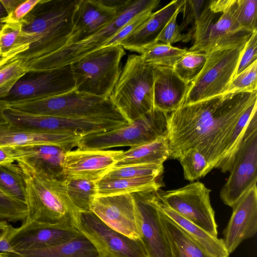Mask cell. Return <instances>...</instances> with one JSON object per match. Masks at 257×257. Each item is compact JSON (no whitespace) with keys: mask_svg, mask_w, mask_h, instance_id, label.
Wrapping results in <instances>:
<instances>
[{"mask_svg":"<svg viewBox=\"0 0 257 257\" xmlns=\"http://www.w3.org/2000/svg\"><path fill=\"white\" fill-rule=\"evenodd\" d=\"M257 101V91L225 93L182 106L168 114L170 158L179 159L190 150L219 169L233 130L246 109Z\"/></svg>","mask_w":257,"mask_h":257,"instance_id":"cell-1","label":"cell"},{"mask_svg":"<svg viewBox=\"0 0 257 257\" xmlns=\"http://www.w3.org/2000/svg\"><path fill=\"white\" fill-rule=\"evenodd\" d=\"M11 225L5 220H0V238L9 230Z\"/></svg>","mask_w":257,"mask_h":257,"instance_id":"cell-51","label":"cell"},{"mask_svg":"<svg viewBox=\"0 0 257 257\" xmlns=\"http://www.w3.org/2000/svg\"><path fill=\"white\" fill-rule=\"evenodd\" d=\"M27 205L0 189V220L24 222L27 217Z\"/></svg>","mask_w":257,"mask_h":257,"instance_id":"cell-41","label":"cell"},{"mask_svg":"<svg viewBox=\"0 0 257 257\" xmlns=\"http://www.w3.org/2000/svg\"><path fill=\"white\" fill-rule=\"evenodd\" d=\"M0 254L3 257H101L93 243L81 232L72 240L58 245Z\"/></svg>","mask_w":257,"mask_h":257,"instance_id":"cell-26","label":"cell"},{"mask_svg":"<svg viewBox=\"0 0 257 257\" xmlns=\"http://www.w3.org/2000/svg\"><path fill=\"white\" fill-rule=\"evenodd\" d=\"M9 124L4 114V109L0 107V126L7 125Z\"/></svg>","mask_w":257,"mask_h":257,"instance_id":"cell-52","label":"cell"},{"mask_svg":"<svg viewBox=\"0 0 257 257\" xmlns=\"http://www.w3.org/2000/svg\"><path fill=\"white\" fill-rule=\"evenodd\" d=\"M246 43L234 47L218 49L205 53V64L199 75L190 84L183 105L225 93L229 84L235 76Z\"/></svg>","mask_w":257,"mask_h":257,"instance_id":"cell-9","label":"cell"},{"mask_svg":"<svg viewBox=\"0 0 257 257\" xmlns=\"http://www.w3.org/2000/svg\"><path fill=\"white\" fill-rule=\"evenodd\" d=\"M76 226L93 243L101 257H148L140 239L114 230L91 211H79Z\"/></svg>","mask_w":257,"mask_h":257,"instance_id":"cell-13","label":"cell"},{"mask_svg":"<svg viewBox=\"0 0 257 257\" xmlns=\"http://www.w3.org/2000/svg\"><path fill=\"white\" fill-rule=\"evenodd\" d=\"M232 3L211 26L205 35L198 41L194 42L189 51L206 53L215 49L236 47L247 41L253 32L239 29L233 15Z\"/></svg>","mask_w":257,"mask_h":257,"instance_id":"cell-22","label":"cell"},{"mask_svg":"<svg viewBox=\"0 0 257 257\" xmlns=\"http://www.w3.org/2000/svg\"><path fill=\"white\" fill-rule=\"evenodd\" d=\"M0 189L26 204V182L22 170L18 164L0 166Z\"/></svg>","mask_w":257,"mask_h":257,"instance_id":"cell-32","label":"cell"},{"mask_svg":"<svg viewBox=\"0 0 257 257\" xmlns=\"http://www.w3.org/2000/svg\"><path fill=\"white\" fill-rule=\"evenodd\" d=\"M154 199L158 208L181 227L205 252L214 257H226L227 252L222 239L215 237L185 219L167 206L155 191Z\"/></svg>","mask_w":257,"mask_h":257,"instance_id":"cell-27","label":"cell"},{"mask_svg":"<svg viewBox=\"0 0 257 257\" xmlns=\"http://www.w3.org/2000/svg\"><path fill=\"white\" fill-rule=\"evenodd\" d=\"M207 1H184L182 10L183 14V20L181 24L179 26L181 31L186 30L190 24L192 25L191 29L194 27Z\"/></svg>","mask_w":257,"mask_h":257,"instance_id":"cell-45","label":"cell"},{"mask_svg":"<svg viewBox=\"0 0 257 257\" xmlns=\"http://www.w3.org/2000/svg\"><path fill=\"white\" fill-rule=\"evenodd\" d=\"M256 58L257 31H255L252 33L245 43L240 57L235 76L240 73L255 61L257 60Z\"/></svg>","mask_w":257,"mask_h":257,"instance_id":"cell-46","label":"cell"},{"mask_svg":"<svg viewBox=\"0 0 257 257\" xmlns=\"http://www.w3.org/2000/svg\"><path fill=\"white\" fill-rule=\"evenodd\" d=\"M15 160L9 146H0V166L13 163Z\"/></svg>","mask_w":257,"mask_h":257,"instance_id":"cell-49","label":"cell"},{"mask_svg":"<svg viewBox=\"0 0 257 257\" xmlns=\"http://www.w3.org/2000/svg\"><path fill=\"white\" fill-rule=\"evenodd\" d=\"M125 54L120 45L103 47L70 65L78 92L108 98L121 71L120 61Z\"/></svg>","mask_w":257,"mask_h":257,"instance_id":"cell-7","label":"cell"},{"mask_svg":"<svg viewBox=\"0 0 257 257\" xmlns=\"http://www.w3.org/2000/svg\"><path fill=\"white\" fill-rule=\"evenodd\" d=\"M19 166L26 185L27 214L24 222L76 226L79 211L68 196L64 180L47 179Z\"/></svg>","mask_w":257,"mask_h":257,"instance_id":"cell-3","label":"cell"},{"mask_svg":"<svg viewBox=\"0 0 257 257\" xmlns=\"http://www.w3.org/2000/svg\"><path fill=\"white\" fill-rule=\"evenodd\" d=\"M187 51L185 49L157 42L144 49L140 55L143 60L147 63L173 68Z\"/></svg>","mask_w":257,"mask_h":257,"instance_id":"cell-34","label":"cell"},{"mask_svg":"<svg viewBox=\"0 0 257 257\" xmlns=\"http://www.w3.org/2000/svg\"><path fill=\"white\" fill-rule=\"evenodd\" d=\"M168 114L153 107L134 120L116 129L83 136L77 147L82 150L144 145L167 134Z\"/></svg>","mask_w":257,"mask_h":257,"instance_id":"cell-8","label":"cell"},{"mask_svg":"<svg viewBox=\"0 0 257 257\" xmlns=\"http://www.w3.org/2000/svg\"><path fill=\"white\" fill-rule=\"evenodd\" d=\"M80 0H40L19 23L25 52L14 58L22 65L50 55L69 40L73 19Z\"/></svg>","mask_w":257,"mask_h":257,"instance_id":"cell-2","label":"cell"},{"mask_svg":"<svg viewBox=\"0 0 257 257\" xmlns=\"http://www.w3.org/2000/svg\"><path fill=\"white\" fill-rule=\"evenodd\" d=\"M163 164H142L113 167L102 178L108 179L153 177L160 178Z\"/></svg>","mask_w":257,"mask_h":257,"instance_id":"cell-36","label":"cell"},{"mask_svg":"<svg viewBox=\"0 0 257 257\" xmlns=\"http://www.w3.org/2000/svg\"><path fill=\"white\" fill-rule=\"evenodd\" d=\"M9 125L0 126V146H18L50 144L60 146L67 151L77 147L82 136L28 132L12 129Z\"/></svg>","mask_w":257,"mask_h":257,"instance_id":"cell-25","label":"cell"},{"mask_svg":"<svg viewBox=\"0 0 257 257\" xmlns=\"http://www.w3.org/2000/svg\"><path fill=\"white\" fill-rule=\"evenodd\" d=\"M257 112L256 102L251 104L237 121L224 151L219 167L221 172H230L235 155L242 142L249 121Z\"/></svg>","mask_w":257,"mask_h":257,"instance_id":"cell-31","label":"cell"},{"mask_svg":"<svg viewBox=\"0 0 257 257\" xmlns=\"http://www.w3.org/2000/svg\"><path fill=\"white\" fill-rule=\"evenodd\" d=\"M4 26V24L0 21V33L2 31Z\"/></svg>","mask_w":257,"mask_h":257,"instance_id":"cell-56","label":"cell"},{"mask_svg":"<svg viewBox=\"0 0 257 257\" xmlns=\"http://www.w3.org/2000/svg\"><path fill=\"white\" fill-rule=\"evenodd\" d=\"M158 0H131L108 25L89 37L23 65L27 73L49 70L70 65L85 55L101 48L129 21L138 14L155 10Z\"/></svg>","mask_w":257,"mask_h":257,"instance_id":"cell-5","label":"cell"},{"mask_svg":"<svg viewBox=\"0 0 257 257\" xmlns=\"http://www.w3.org/2000/svg\"><path fill=\"white\" fill-rule=\"evenodd\" d=\"M183 7V6H182ZM182 7L179 8L165 25L158 37L157 41L160 43L171 45L178 42H187L191 40L186 34L182 33L179 26L177 23V17L182 12Z\"/></svg>","mask_w":257,"mask_h":257,"instance_id":"cell-44","label":"cell"},{"mask_svg":"<svg viewBox=\"0 0 257 257\" xmlns=\"http://www.w3.org/2000/svg\"><path fill=\"white\" fill-rule=\"evenodd\" d=\"M5 8L8 15L11 14L25 0H0Z\"/></svg>","mask_w":257,"mask_h":257,"instance_id":"cell-50","label":"cell"},{"mask_svg":"<svg viewBox=\"0 0 257 257\" xmlns=\"http://www.w3.org/2000/svg\"><path fill=\"white\" fill-rule=\"evenodd\" d=\"M130 1L80 0L73 16L72 32L65 46L85 39L108 25Z\"/></svg>","mask_w":257,"mask_h":257,"instance_id":"cell-16","label":"cell"},{"mask_svg":"<svg viewBox=\"0 0 257 257\" xmlns=\"http://www.w3.org/2000/svg\"><path fill=\"white\" fill-rule=\"evenodd\" d=\"M190 84L185 83L172 67L154 68V107L167 113L181 107Z\"/></svg>","mask_w":257,"mask_h":257,"instance_id":"cell-23","label":"cell"},{"mask_svg":"<svg viewBox=\"0 0 257 257\" xmlns=\"http://www.w3.org/2000/svg\"><path fill=\"white\" fill-rule=\"evenodd\" d=\"M160 178L144 177L108 179L101 178L96 182L97 196L133 193L149 190H158L161 187Z\"/></svg>","mask_w":257,"mask_h":257,"instance_id":"cell-30","label":"cell"},{"mask_svg":"<svg viewBox=\"0 0 257 257\" xmlns=\"http://www.w3.org/2000/svg\"><path fill=\"white\" fill-rule=\"evenodd\" d=\"M159 209L172 257H214L205 252L181 227Z\"/></svg>","mask_w":257,"mask_h":257,"instance_id":"cell-29","label":"cell"},{"mask_svg":"<svg viewBox=\"0 0 257 257\" xmlns=\"http://www.w3.org/2000/svg\"><path fill=\"white\" fill-rule=\"evenodd\" d=\"M72 203L79 211H90V206L98 192L96 182L81 179L65 180Z\"/></svg>","mask_w":257,"mask_h":257,"instance_id":"cell-33","label":"cell"},{"mask_svg":"<svg viewBox=\"0 0 257 257\" xmlns=\"http://www.w3.org/2000/svg\"><path fill=\"white\" fill-rule=\"evenodd\" d=\"M232 9L235 22L241 31H257L256 0H234Z\"/></svg>","mask_w":257,"mask_h":257,"instance_id":"cell-37","label":"cell"},{"mask_svg":"<svg viewBox=\"0 0 257 257\" xmlns=\"http://www.w3.org/2000/svg\"><path fill=\"white\" fill-rule=\"evenodd\" d=\"M20 23L4 24L0 33V54L13 56L26 51L28 47L21 45Z\"/></svg>","mask_w":257,"mask_h":257,"instance_id":"cell-39","label":"cell"},{"mask_svg":"<svg viewBox=\"0 0 257 257\" xmlns=\"http://www.w3.org/2000/svg\"><path fill=\"white\" fill-rule=\"evenodd\" d=\"M211 190L202 183H191L177 189L158 193L170 208L212 236L217 237L215 212L210 200Z\"/></svg>","mask_w":257,"mask_h":257,"instance_id":"cell-12","label":"cell"},{"mask_svg":"<svg viewBox=\"0 0 257 257\" xmlns=\"http://www.w3.org/2000/svg\"><path fill=\"white\" fill-rule=\"evenodd\" d=\"M206 59L205 53L187 50L176 62L173 68L183 81L190 84L201 71Z\"/></svg>","mask_w":257,"mask_h":257,"instance_id":"cell-35","label":"cell"},{"mask_svg":"<svg viewBox=\"0 0 257 257\" xmlns=\"http://www.w3.org/2000/svg\"><path fill=\"white\" fill-rule=\"evenodd\" d=\"M0 257H3V256H2L0 254Z\"/></svg>","mask_w":257,"mask_h":257,"instance_id":"cell-57","label":"cell"},{"mask_svg":"<svg viewBox=\"0 0 257 257\" xmlns=\"http://www.w3.org/2000/svg\"><path fill=\"white\" fill-rule=\"evenodd\" d=\"M13 58H7L6 59H5L4 60L0 62V68L2 67V66H3L4 65H5L8 62H9L11 59H12Z\"/></svg>","mask_w":257,"mask_h":257,"instance_id":"cell-54","label":"cell"},{"mask_svg":"<svg viewBox=\"0 0 257 257\" xmlns=\"http://www.w3.org/2000/svg\"><path fill=\"white\" fill-rule=\"evenodd\" d=\"M178 160L183 169L184 176L190 182L204 177L211 170L205 157L197 150H190Z\"/></svg>","mask_w":257,"mask_h":257,"instance_id":"cell-38","label":"cell"},{"mask_svg":"<svg viewBox=\"0 0 257 257\" xmlns=\"http://www.w3.org/2000/svg\"><path fill=\"white\" fill-rule=\"evenodd\" d=\"M170 158L167 134L155 141L123 152L114 167L142 164H163Z\"/></svg>","mask_w":257,"mask_h":257,"instance_id":"cell-28","label":"cell"},{"mask_svg":"<svg viewBox=\"0 0 257 257\" xmlns=\"http://www.w3.org/2000/svg\"><path fill=\"white\" fill-rule=\"evenodd\" d=\"M184 1H173L161 9L153 12L147 22L119 44L124 49L141 53L146 47L157 42L162 30Z\"/></svg>","mask_w":257,"mask_h":257,"instance_id":"cell-24","label":"cell"},{"mask_svg":"<svg viewBox=\"0 0 257 257\" xmlns=\"http://www.w3.org/2000/svg\"><path fill=\"white\" fill-rule=\"evenodd\" d=\"M7 118L12 129L38 133L74 134L82 136L111 131L128 123L125 119L73 118L36 115L14 109L8 111Z\"/></svg>","mask_w":257,"mask_h":257,"instance_id":"cell-10","label":"cell"},{"mask_svg":"<svg viewBox=\"0 0 257 257\" xmlns=\"http://www.w3.org/2000/svg\"><path fill=\"white\" fill-rule=\"evenodd\" d=\"M9 147L19 165L40 176L63 180V165L68 152L64 148L50 144Z\"/></svg>","mask_w":257,"mask_h":257,"instance_id":"cell-20","label":"cell"},{"mask_svg":"<svg viewBox=\"0 0 257 257\" xmlns=\"http://www.w3.org/2000/svg\"><path fill=\"white\" fill-rule=\"evenodd\" d=\"M14 58L13 56H6V55H3V54H0V62L4 60L5 59H7V58Z\"/></svg>","mask_w":257,"mask_h":257,"instance_id":"cell-55","label":"cell"},{"mask_svg":"<svg viewBox=\"0 0 257 257\" xmlns=\"http://www.w3.org/2000/svg\"><path fill=\"white\" fill-rule=\"evenodd\" d=\"M27 73L20 60L13 58L0 68V99L6 97L15 84Z\"/></svg>","mask_w":257,"mask_h":257,"instance_id":"cell-40","label":"cell"},{"mask_svg":"<svg viewBox=\"0 0 257 257\" xmlns=\"http://www.w3.org/2000/svg\"><path fill=\"white\" fill-rule=\"evenodd\" d=\"M39 1L40 0H25L11 14L3 19L2 22L4 24L19 23Z\"/></svg>","mask_w":257,"mask_h":257,"instance_id":"cell-47","label":"cell"},{"mask_svg":"<svg viewBox=\"0 0 257 257\" xmlns=\"http://www.w3.org/2000/svg\"><path fill=\"white\" fill-rule=\"evenodd\" d=\"M8 16L7 12L0 1V21L7 17Z\"/></svg>","mask_w":257,"mask_h":257,"instance_id":"cell-53","label":"cell"},{"mask_svg":"<svg viewBox=\"0 0 257 257\" xmlns=\"http://www.w3.org/2000/svg\"><path fill=\"white\" fill-rule=\"evenodd\" d=\"M80 232L73 225L24 222L20 227L13 228L9 241L16 252L63 244L75 238Z\"/></svg>","mask_w":257,"mask_h":257,"instance_id":"cell-17","label":"cell"},{"mask_svg":"<svg viewBox=\"0 0 257 257\" xmlns=\"http://www.w3.org/2000/svg\"><path fill=\"white\" fill-rule=\"evenodd\" d=\"M156 190L131 193L141 240L148 257H172L167 235L154 199Z\"/></svg>","mask_w":257,"mask_h":257,"instance_id":"cell-15","label":"cell"},{"mask_svg":"<svg viewBox=\"0 0 257 257\" xmlns=\"http://www.w3.org/2000/svg\"><path fill=\"white\" fill-rule=\"evenodd\" d=\"M257 112L250 119L235 155L230 175L221 189L223 203L232 206L257 182Z\"/></svg>","mask_w":257,"mask_h":257,"instance_id":"cell-11","label":"cell"},{"mask_svg":"<svg viewBox=\"0 0 257 257\" xmlns=\"http://www.w3.org/2000/svg\"><path fill=\"white\" fill-rule=\"evenodd\" d=\"M255 91H257V60L232 78L225 93Z\"/></svg>","mask_w":257,"mask_h":257,"instance_id":"cell-42","label":"cell"},{"mask_svg":"<svg viewBox=\"0 0 257 257\" xmlns=\"http://www.w3.org/2000/svg\"><path fill=\"white\" fill-rule=\"evenodd\" d=\"M233 0H215L209 1V8L214 13H223L231 6Z\"/></svg>","mask_w":257,"mask_h":257,"instance_id":"cell-48","label":"cell"},{"mask_svg":"<svg viewBox=\"0 0 257 257\" xmlns=\"http://www.w3.org/2000/svg\"><path fill=\"white\" fill-rule=\"evenodd\" d=\"M122 150H82L66 153L63 180L81 179L96 182L112 168Z\"/></svg>","mask_w":257,"mask_h":257,"instance_id":"cell-19","label":"cell"},{"mask_svg":"<svg viewBox=\"0 0 257 257\" xmlns=\"http://www.w3.org/2000/svg\"><path fill=\"white\" fill-rule=\"evenodd\" d=\"M90 211L114 230L132 239H140L135 205L131 193L97 196Z\"/></svg>","mask_w":257,"mask_h":257,"instance_id":"cell-18","label":"cell"},{"mask_svg":"<svg viewBox=\"0 0 257 257\" xmlns=\"http://www.w3.org/2000/svg\"><path fill=\"white\" fill-rule=\"evenodd\" d=\"M230 219L223 231V242L230 254L257 231V186L250 187L232 206Z\"/></svg>","mask_w":257,"mask_h":257,"instance_id":"cell-21","label":"cell"},{"mask_svg":"<svg viewBox=\"0 0 257 257\" xmlns=\"http://www.w3.org/2000/svg\"><path fill=\"white\" fill-rule=\"evenodd\" d=\"M153 10L143 12L129 21L117 33L113 36L103 46V47L110 46L119 45L120 43L142 27L151 17Z\"/></svg>","mask_w":257,"mask_h":257,"instance_id":"cell-43","label":"cell"},{"mask_svg":"<svg viewBox=\"0 0 257 257\" xmlns=\"http://www.w3.org/2000/svg\"><path fill=\"white\" fill-rule=\"evenodd\" d=\"M27 74L19 79L6 97L0 99L1 108L11 103L59 95L75 88L70 65Z\"/></svg>","mask_w":257,"mask_h":257,"instance_id":"cell-14","label":"cell"},{"mask_svg":"<svg viewBox=\"0 0 257 257\" xmlns=\"http://www.w3.org/2000/svg\"><path fill=\"white\" fill-rule=\"evenodd\" d=\"M155 66L132 54L121 69L109 98L128 123L154 107Z\"/></svg>","mask_w":257,"mask_h":257,"instance_id":"cell-4","label":"cell"},{"mask_svg":"<svg viewBox=\"0 0 257 257\" xmlns=\"http://www.w3.org/2000/svg\"><path fill=\"white\" fill-rule=\"evenodd\" d=\"M30 114L73 118L125 119L109 98L79 92L75 89L52 97L5 105Z\"/></svg>","mask_w":257,"mask_h":257,"instance_id":"cell-6","label":"cell"}]
</instances>
